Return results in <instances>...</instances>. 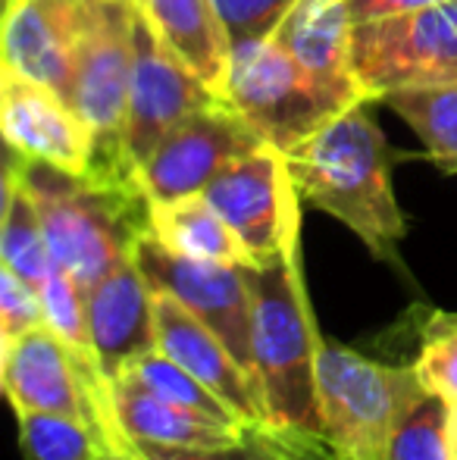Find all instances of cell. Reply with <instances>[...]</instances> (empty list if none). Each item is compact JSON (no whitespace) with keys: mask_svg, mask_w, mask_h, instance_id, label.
Returning <instances> with one entry per match:
<instances>
[{"mask_svg":"<svg viewBox=\"0 0 457 460\" xmlns=\"http://www.w3.org/2000/svg\"><path fill=\"white\" fill-rule=\"evenodd\" d=\"M366 103L345 107L286 160L307 204L336 217L376 261L398 267L408 217L391 188V147Z\"/></svg>","mask_w":457,"mask_h":460,"instance_id":"obj_1","label":"cell"},{"mask_svg":"<svg viewBox=\"0 0 457 460\" xmlns=\"http://www.w3.org/2000/svg\"><path fill=\"white\" fill-rule=\"evenodd\" d=\"M10 164L35 200L54 263L82 288H92L132 257L135 242L147 232L151 207L138 182L69 172L13 151Z\"/></svg>","mask_w":457,"mask_h":460,"instance_id":"obj_2","label":"cell"},{"mask_svg":"<svg viewBox=\"0 0 457 460\" xmlns=\"http://www.w3.org/2000/svg\"><path fill=\"white\" fill-rule=\"evenodd\" d=\"M254 310V358L273 426L320 432L317 423V335L307 301L301 248L276 261L244 267Z\"/></svg>","mask_w":457,"mask_h":460,"instance_id":"obj_3","label":"cell"},{"mask_svg":"<svg viewBox=\"0 0 457 460\" xmlns=\"http://www.w3.org/2000/svg\"><path fill=\"white\" fill-rule=\"evenodd\" d=\"M426 394L414 364L389 367L338 345L317 354V423L342 460H389L395 432Z\"/></svg>","mask_w":457,"mask_h":460,"instance_id":"obj_4","label":"cell"},{"mask_svg":"<svg viewBox=\"0 0 457 460\" xmlns=\"http://www.w3.org/2000/svg\"><path fill=\"white\" fill-rule=\"evenodd\" d=\"M132 0H88L69 82V103L94 135L88 172L119 182H135L122 145L132 85Z\"/></svg>","mask_w":457,"mask_h":460,"instance_id":"obj_5","label":"cell"},{"mask_svg":"<svg viewBox=\"0 0 457 460\" xmlns=\"http://www.w3.org/2000/svg\"><path fill=\"white\" fill-rule=\"evenodd\" d=\"M226 103L282 154L351 107L320 85L276 38L232 44Z\"/></svg>","mask_w":457,"mask_h":460,"instance_id":"obj_6","label":"cell"},{"mask_svg":"<svg viewBox=\"0 0 457 460\" xmlns=\"http://www.w3.org/2000/svg\"><path fill=\"white\" fill-rule=\"evenodd\" d=\"M351 69L364 101L457 82V0L354 25Z\"/></svg>","mask_w":457,"mask_h":460,"instance_id":"obj_7","label":"cell"},{"mask_svg":"<svg viewBox=\"0 0 457 460\" xmlns=\"http://www.w3.org/2000/svg\"><path fill=\"white\" fill-rule=\"evenodd\" d=\"M204 198L242 238L250 263L301 248V191L279 147L263 145L235 160L207 185Z\"/></svg>","mask_w":457,"mask_h":460,"instance_id":"obj_8","label":"cell"},{"mask_svg":"<svg viewBox=\"0 0 457 460\" xmlns=\"http://www.w3.org/2000/svg\"><path fill=\"white\" fill-rule=\"evenodd\" d=\"M132 257L154 291L182 301L235 354L238 364L260 382L254 358V310L244 267L182 257L163 248L151 232L135 242Z\"/></svg>","mask_w":457,"mask_h":460,"instance_id":"obj_9","label":"cell"},{"mask_svg":"<svg viewBox=\"0 0 457 460\" xmlns=\"http://www.w3.org/2000/svg\"><path fill=\"white\" fill-rule=\"evenodd\" d=\"M267 141L232 103L214 101L185 116L135 170V182L147 200H176L204 194L207 185L235 160L254 154Z\"/></svg>","mask_w":457,"mask_h":460,"instance_id":"obj_10","label":"cell"},{"mask_svg":"<svg viewBox=\"0 0 457 460\" xmlns=\"http://www.w3.org/2000/svg\"><path fill=\"white\" fill-rule=\"evenodd\" d=\"M135 6V4H132ZM220 101L198 73L157 35L145 13L132 16V85L122 145L132 170L195 110Z\"/></svg>","mask_w":457,"mask_h":460,"instance_id":"obj_11","label":"cell"},{"mask_svg":"<svg viewBox=\"0 0 457 460\" xmlns=\"http://www.w3.org/2000/svg\"><path fill=\"white\" fill-rule=\"evenodd\" d=\"M0 126L13 154L69 172L92 170L94 135L79 110L50 85L0 69Z\"/></svg>","mask_w":457,"mask_h":460,"instance_id":"obj_12","label":"cell"},{"mask_svg":"<svg viewBox=\"0 0 457 460\" xmlns=\"http://www.w3.org/2000/svg\"><path fill=\"white\" fill-rule=\"evenodd\" d=\"M154 326H157V351H163L191 376H198L210 392L220 394L242 423L273 426L263 385L182 301L154 291Z\"/></svg>","mask_w":457,"mask_h":460,"instance_id":"obj_13","label":"cell"},{"mask_svg":"<svg viewBox=\"0 0 457 460\" xmlns=\"http://www.w3.org/2000/svg\"><path fill=\"white\" fill-rule=\"evenodd\" d=\"M88 0H10L4 4V66L50 85L69 101L73 57Z\"/></svg>","mask_w":457,"mask_h":460,"instance_id":"obj_14","label":"cell"},{"mask_svg":"<svg viewBox=\"0 0 457 460\" xmlns=\"http://www.w3.org/2000/svg\"><path fill=\"white\" fill-rule=\"evenodd\" d=\"M85 310L94 354L110 382L119 379L132 360L157 348L154 288L135 257L122 261L101 282L85 288Z\"/></svg>","mask_w":457,"mask_h":460,"instance_id":"obj_15","label":"cell"},{"mask_svg":"<svg viewBox=\"0 0 457 460\" xmlns=\"http://www.w3.org/2000/svg\"><path fill=\"white\" fill-rule=\"evenodd\" d=\"M273 38L332 94L347 103L364 101L351 69L354 22L345 0H298Z\"/></svg>","mask_w":457,"mask_h":460,"instance_id":"obj_16","label":"cell"},{"mask_svg":"<svg viewBox=\"0 0 457 460\" xmlns=\"http://www.w3.org/2000/svg\"><path fill=\"white\" fill-rule=\"evenodd\" d=\"M113 411L132 442L166 445V448H232L242 445L254 429L179 407L126 379L113 382Z\"/></svg>","mask_w":457,"mask_h":460,"instance_id":"obj_17","label":"cell"},{"mask_svg":"<svg viewBox=\"0 0 457 460\" xmlns=\"http://www.w3.org/2000/svg\"><path fill=\"white\" fill-rule=\"evenodd\" d=\"M198 79L226 101L232 38L214 0H132Z\"/></svg>","mask_w":457,"mask_h":460,"instance_id":"obj_18","label":"cell"},{"mask_svg":"<svg viewBox=\"0 0 457 460\" xmlns=\"http://www.w3.org/2000/svg\"><path fill=\"white\" fill-rule=\"evenodd\" d=\"M147 232L163 248L176 251L182 257L250 267V254L244 251L242 238L232 232V226L214 210V204L204 194L176 200H151Z\"/></svg>","mask_w":457,"mask_h":460,"instance_id":"obj_19","label":"cell"},{"mask_svg":"<svg viewBox=\"0 0 457 460\" xmlns=\"http://www.w3.org/2000/svg\"><path fill=\"white\" fill-rule=\"evenodd\" d=\"M119 460H342L323 432L298 426H254L242 445L232 448H166L135 442Z\"/></svg>","mask_w":457,"mask_h":460,"instance_id":"obj_20","label":"cell"},{"mask_svg":"<svg viewBox=\"0 0 457 460\" xmlns=\"http://www.w3.org/2000/svg\"><path fill=\"white\" fill-rule=\"evenodd\" d=\"M0 263L10 267L16 276L41 288L44 279L54 273L48 238L41 229V217L31 200L29 188L19 179V170L6 164L4 176V213H0Z\"/></svg>","mask_w":457,"mask_h":460,"instance_id":"obj_21","label":"cell"},{"mask_svg":"<svg viewBox=\"0 0 457 460\" xmlns=\"http://www.w3.org/2000/svg\"><path fill=\"white\" fill-rule=\"evenodd\" d=\"M379 103H389L414 128L426 147V157L442 172H457V82L395 88Z\"/></svg>","mask_w":457,"mask_h":460,"instance_id":"obj_22","label":"cell"},{"mask_svg":"<svg viewBox=\"0 0 457 460\" xmlns=\"http://www.w3.org/2000/svg\"><path fill=\"white\" fill-rule=\"evenodd\" d=\"M119 379L132 382V385L145 388V392L157 394V398H163V401H172V404H179V407H189V411L207 413V417H216V420H229V423H242L238 413L232 411L220 394L210 392L198 376H191L189 369L179 367L176 360L166 358L157 348L141 354L138 360H132V364L119 373Z\"/></svg>","mask_w":457,"mask_h":460,"instance_id":"obj_23","label":"cell"},{"mask_svg":"<svg viewBox=\"0 0 457 460\" xmlns=\"http://www.w3.org/2000/svg\"><path fill=\"white\" fill-rule=\"evenodd\" d=\"M19 445L29 460H113L88 423L48 411L16 413Z\"/></svg>","mask_w":457,"mask_h":460,"instance_id":"obj_24","label":"cell"},{"mask_svg":"<svg viewBox=\"0 0 457 460\" xmlns=\"http://www.w3.org/2000/svg\"><path fill=\"white\" fill-rule=\"evenodd\" d=\"M414 369L426 392L442 401H457V314L429 310L420 326Z\"/></svg>","mask_w":457,"mask_h":460,"instance_id":"obj_25","label":"cell"},{"mask_svg":"<svg viewBox=\"0 0 457 460\" xmlns=\"http://www.w3.org/2000/svg\"><path fill=\"white\" fill-rule=\"evenodd\" d=\"M389 460H448L445 455V401L426 394L395 432Z\"/></svg>","mask_w":457,"mask_h":460,"instance_id":"obj_26","label":"cell"},{"mask_svg":"<svg viewBox=\"0 0 457 460\" xmlns=\"http://www.w3.org/2000/svg\"><path fill=\"white\" fill-rule=\"evenodd\" d=\"M44 326V304L31 282L0 263V348Z\"/></svg>","mask_w":457,"mask_h":460,"instance_id":"obj_27","label":"cell"},{"mask_svg":"<svg viewBox=\"0 0 457 460\" xmlns=\"http://www.w3.org/2000/svg\"><path fill=\"white\" fill-rule=\"evenodd\" d=\"M214 4L226 22L232 44H235L273 38V31L279 29V22L298 0H214Z\"/></svg>","mask_w":457,"mask_h":460,"instance_id":"obj_28","label":"cell"},{"mask_svg":"<svg viewBox=\"0 0 457 460\" xmlns=\"http://www.w3.org/2000/svg\"><path fill=\"white\" fill-rule=\"evenodd\" d=\"M435 4H445V0H345L347 16H351L354 25H364L385 16H401V13H414V10H426V6Z\"/></svg>","mask_w":457,"mask_h":460,"instance_id":"obj_29","label":"cell"},{"mask_svg":"<svg viewBox=\"0 0 457 460\" xmlns=\"http://www.w3.org/2000/svg\"><path fill=\"white\" fill-rule=\"evenodd\" d=\"M445 455L457 460V401H445Z\"/></svg>","mask_w":457,"mask_h":460,"instance_id":"obj_30","label":"cell"}]
</instances>
